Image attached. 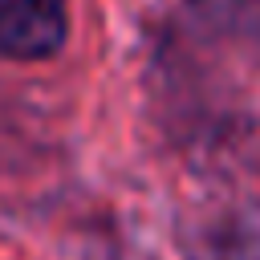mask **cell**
<instances>
[{
    "label": "cell",
    "instance_id": "obj_2",
    "mask_svg": "<svg viewBox=\"0 0 260 260\" xmlns=\"http://www.w3.org/2000/svg\"><path fill=\"white\" fill-rule=\"evenodd\" d=\"M187 12L211 41L260 57V0H187Z\"/></svg>",
    "mask_w": 260,
    "mask_h": 260
},
{
    "label": "cell",
    "instance_id": "obj_1",
    "mask_svg": "<svg viewBox=\"0 0 260 260\" xmlns=\"http://www.w3.org/2000/svg\"><path fill=\"white\" fill-rule=\"evenodd\" d=\"M69 37L65 0H0V57L45 61Z\"/></svg>",
    "mask_w": 260,
    "mask_h": 260
}]
</instances>
